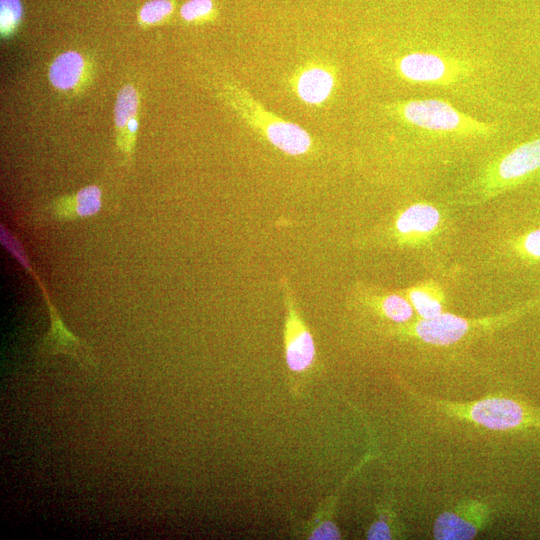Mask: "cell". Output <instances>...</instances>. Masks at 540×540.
Listing matches in <instances>:
<instances>
[{
    "label": "cell",
    "mask_w": 540,
    "mask_h": 540,
    "mask_svg": "<svg viewBox=\"0 0 540 540\" xmlns=\"http://www.w3.org/2000/svg\"><path fill=\"white\" fill-rule=\"evenodd\" d=\"M439 411L481 427L508 431L540 428V411L519 401L506 397H487L468 403L428 399Z\"/></svg>",
    "instance_id": "6da1fadb"
},
{
    "label": "cell",
    "mask_w": 540,
    "mask_h": 540,
    "mask_svg": "<svg viewBox=\"0 0 540 540\" xmlns=\"http://www.w3.org/2000/svg\"><path fill=\"white\" fill-rule=\"evenodd\" d=\"M0 242L25 271L33 277L46 301L51 326L41 343L40 353L44 355L63 353L70 355L83 366H93L94 359L91 356L89 348L65 326L57 309L51 302L44 284L40 281L38 274L33 269L21 241L3 223L0 224Z\"/></svg>",
    "instance_id": "7a4b0ae2"
},
{
    "label": "cell",
    "mask_w": 540,
    "mask_h": 540,
    "mask_svg": "<svg viewBox=\"0 0 540 540\" xmlns=\"http://www.w3.org/2000/svg\"><path fill=\"white\" fill-rule=\"evenodd\" d=\"M509 315L465 318L448 312L398 325L395 334L434 346H449L503 324Z\"/></svg>",
    "instance_id": "3957f363"
},
{
    "label": "cell",
    "mask_w": 540,
    "mask_h": 540,
    "mask_svg": "<svg viewBox=\"0 0 540 540\" xmlns=\"http://www.w3.org/2000/svg\"><path fill=\"white\" fill-rule=\"evenodd\" d=\"M286 317L284 323V358L292 375L308 372L316 360L313 335L300 315L286 279H282Z\"/></svg>",
    "instance_id": "277c9868"
},
{
    "label": "cell",
    "mask_w": 540,
    "mask_h": 540,
    "mask_svg": "<svg viewBox=\"0 0 540 540\" xmlns=\"http://www.w3.org/2000/svg\"><path fill=\"white\" fill-rule=\"evenodd\" d=\"M442 212L428 202L412 203L396 214L391 237L399 246H419L437 236L442 228Z\"/></svg>",
    "instance_id": "5b68a950"
},
{
    "label": "cell",
    "mask_w": 540,
    "mask_h": 540,
    "mask_svg": "<svg viewBox=\"0 0 540 540\" xmlns=\"http://www.w3.org/2000/svg\"><path fill=\"white\" fill-rule=\"evenodd\" d=\"M490 507L479 500H467L439 514L433 525L437 540L473 539L490 518Z\"/></svg>",
    "instance_id": "8992f818"
},
{
    "label": "cell",
    "mask_w": 540,
    "mask_h": 540,
    "mask_svg": "<svg viewBox=\"0 0 540 540\" xmlns=\"http://www.w3.org/2000/svg\"><path fill=\"white\" fill-rule=\"evenodd\" d=\"M251 119L261 129L267 140L280 151L298 156L307 153L312 147V139L299 125L269 116L263 109L253 111Z\"/></svg>",
    "instance_id": "52a82bcc"
},
{
    "label": "cell",
    "mask_w": 540,
    "mask_h": 540,
    "mask_svg": "<svg viewBox=\"0 0 540 540\" xmlns=\"http://www.w3.org/2000/svg\"><path fill=\"white\" fill-rule=\"evenodd\" d=\"M403 117L411 124L432 131H454L462 128V115L440 100H415L402 107Z\"/></svg>",
    "instance_id": "ba28073f"
},
{
    "label": "cell",
    "mask_w": 540,
    "mask_h": 540,
    "mask_svg": "<svg viewBox=\"0 0 540 540\" xmlns=\"http://www.w3.org/2000/svg\"><path fill=\"white\" fill-rule=\"evenodd\" d=\"M102 208V190L88 185L74 194L62 196L52 202L53 216L59 221H71L96 215Z\"/></svg>",
    "instance_id": "9c48e42d"
},
{
    "label": "cell",
    "mask_w": 540,
    "mask_h": 540,
    "mask_svg": "<svg viewBox=\"0 0 540 540\" xmlns=\"http://www.w3.org/2000/svg\"><path fill=\"white\" fill-rule=\"evenodd\" d=\"M540 168V139L527 142L505 155L495 166L493 181H513Z\"/></svg>",
    "instance_id": "30bf717a"
},
{
    "label": "cell",
    "mask_w": 540,
    "mask_h": 540,
    "mask_svg": "<svg viewBox=\"0 0 540 540\" xmlns=\"http://www.w3.org/2000/svg\"><path fill=\"white\" fill-rule=\"evenodd\" d=\"M401 291L412 305L419 319H431L445 312V292L433 280L419 282Z\"/></svg>",
    "instance_id": "8fae6325"
},
{
    "label": "cell",
    "mask_w": 540,
    "mask_h": 540,
    "mask_svg": "<svg viewBox=\"0 0 540 540\" xmlns=\"http://www.w3.org/2000/svg\"><path fill=\"white\" fill-rule=\"evenodd\" d=\"M86 61L77 51H66L58 55L50 65L48 76L58 90L76 89L84 81Z\"/></svg>",
    "instance_id": "7c38bea8"
},
{
    "label": "cell",
    "mask_w": 540,
    "mask_h": 540,
    "mask_svg": "<svg viewBox=\"0 0 540 540\" xmlns=\"http://www.w3.org/2000/svg\"><path fill=\"white\" fill-rule=\"evenodd\" d=\"M334 84V76L329 70L321 66H310L297 75L295 90L302 101L320 104L329 97Z\"/></svg>",
    "instance_id": "4fadbf2b"
},
{
    "label": "cell",
    "mask_w": 540,
    "mask_h": 540,
    "mask_svg": "<svg viewBox=\"0 0 540 540\" xmlns=\"http://www.w3.org/2000/svg\"><path fill=\"white\" fill-rule=\"evenodd\" d=\"M446 64L442 58L431 53H410L399 62L401 74L412 81L433 82L446 74Z\"/></svg>",
    "instance_id": "5bb4252c"
},
{
    "label": "cell",
    "mask_w": 540,
    "mask_h": 540,
    "mask_svg": "<svg viewBox=\"0 0 540 540\" xmlns=\"http://www.w3.org/2000/svg\"><path fill=\"white\" fill-rule=\"evenodd\" d=\"M364 301L379 316L397 325L409 323L414 317L415 311L402 291L369 294Z\"/></svg>",
    "instance_id": "9a60e30c"
},
{
    "label": "cell",
    "mask_w": 540,
    "mask_h": 540,
    "mask_svg": "<svg viewBox=\"0 0 540 540\" xmlns=\"http://www.w3.org/2000/svg\"><path fill=\"white\" fill-rule=\"evenodd\" d=\"M139 97L136 89L127 84L123 86L116 97L114 123L117 130V144L122 149L126 137V127L130 119L136 116Z\"/></svg>",
    "instance_id": "2e32d148"
},
{
    "label": "cell",
    "mask_w": 540,
    "mask_h": 540,
    "mask_svg": "<svg viewBox=\"0 0 540 540\" xmlns=\"http://www.w3.org/2000/svg\"><path fill=\"white\" fill-rule=\"evenodd\" d=\"M175 8L173 0H149L140 8L138 21L142 26H152L169 18Z\"/></svg>",
    "instance_id": "e0dca14e"
},
{
    "label": "cell",
    "mask_w": 540,
    "mask_h": 540,
    "mask_svg": "<svg viewBox=\"0 0 540 540\" xmlns=\"http://www.w3.org/2000/svg\"><path fill=\"white\" fill-rule=\"evenodd\" d=\"M23 7L20 0H0V30L2 37H8L20 25Z\"/></svg>",
    "instance_id": "ac0fdd59"
},
{
    "label": "cell",
    "mask_w": 540,
    "mask_h": 540,
    "mask_svg": "<svg viewBox=\"0 0 540 540\" xmlns=\"http://www.w3.org/2000/svg\"><path fill=\"white\" fill-rule=\"evenodd\" d=\"M213 0H188L180 9L181 17L187 22H204L214 17Z\"/></svg>",
    "instance_id": "d6986e66"
},
{
    "label": "cell",
    "mask_w": 540,
    "mask_h": 540,
    "mask_svg": "<svg viewBox=\"0 0 540 540\" xmlns=\"http://www.w3.org/2000/svg\"><path fill=\"white\" fill-rule=\"evenodd\" d=\"M395 530L396 528H394V520L391 514L382 511L369 526L366 532V538L369 540L393 539Z\"/></svg>",
    "instance_id": "ffe728a7"
},
{
    "label": "cell",
    "mask_w": 540,
    "mask_h": 540,
    "mask_svg": "<svg viewBox=\"0 0 540 540\" xmlns=\"http://www.w3.org/2000/svg\"><path fill=\"white\" fill-rule=\"evenodd\" d=\"M308 538L314 540H336L341 538V533L335 523L332 520L327 519L316 525L310 532Z\"/></svg>",
    "instance_id": "44dd1931"
},
{
    "label": "cell",
    "mask_w": 540,
    "mask_h": 540,
    "mask_svg": "<svg viewBox=\"0 0 540 540\" xmlns=\"http://www.w3.org/2000/svg\"><path fill=\"white\" fill-rule=\"evenodd\" d=\"M522 248L529 256L540 259V228L524 236Z\"/></svg>",
    "instance_id": "7402d4cb"
}]
</instances>
